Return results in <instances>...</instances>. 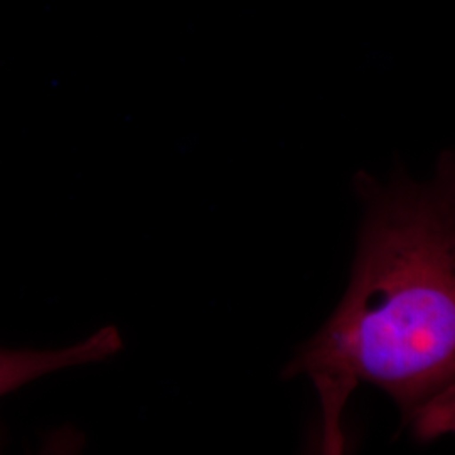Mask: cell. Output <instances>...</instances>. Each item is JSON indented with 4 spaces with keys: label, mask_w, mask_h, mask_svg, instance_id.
<instances>
[{
    "label": "cell",
    "mask_w": 455,
    "mask_h": 455,
    "mask_svg": "<svg viewBox=\"0 0 455 455\" xmlns=\"http://www.w3.org/2000/svg\"><path fill=\"white\" fill-rule=\"evenodd\" d=\"M122 347L124 341L115 325L101 327L88 339L61 349L0 347V398L46 374L114 358Z\"/></svg>",
    "instance_id": "2"
},
{
    "label": "cell",
    "mask_w": 455,
    "mask_h": 455,
    "mask_svg": "<svg viewBox=\"0 0 455 455\" xmlns=\"http://www.w3.org/2000/svg\"><path fill=\"white\" fill-rule=\"evenodd\" d=\"M364 203L347 291L285 366L321 403V449L346 447L342 411L361 383L387 391L422 442L455 435V147L434 178L356 180Z\"/></svg>",
    "instance_id": "1"
}]
</instances>
